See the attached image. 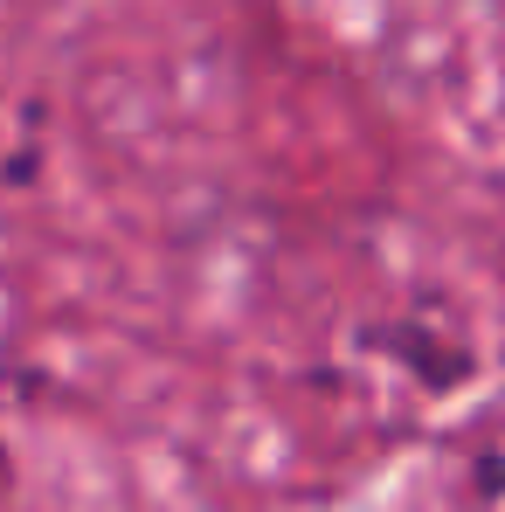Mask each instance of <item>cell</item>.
Masks as SVG:
<instances>
[{
	"instance_id": "cell-1",
	"label": "cell",
	"mask_w": 505,
	"mask_h": 512,
	"mask_svg": "<svg viewBox=\"0 0 505 512\" xmlns=\"http://www.w3.org/2000/svg\"><path fill=\"white\" fill-rule=\"evenodd\" d=\"M0 471H7V457H0Z\"/></svg>"
}]
</instances>
